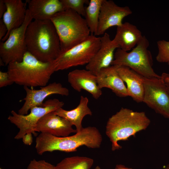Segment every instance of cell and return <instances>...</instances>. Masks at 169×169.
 <instances>
[{"label":"cell","instance_id":"cell-28","mask_svg":"<svg viewBox=\"0 0 169 169\" xmlns=\"http://www.w3.org/2000/svg\"><path fill=\"white\" fill-rule=\"evenodd\" d=\"M8 32L7 27L3 19H0V40L1 41Z\"/></svg>","mask_w":169,"mask_h":169},{"label":"cell","instance_id":"cell-6","mask_svg":"<svg viewBox=\"0 0 169 169\" xmlns=\"http://www.w3.org/2000/svg\"><path fill=\"white\" fill-rule=\"evenodd\" d=\"M149 43L143 36L141 41L130 52L117 49L111 65L127 67L146 78H161L154 71L151 52L148 49Z\"/></svg>","mask_w":169,"mask_h":169},{"label":"cell","instance_id":"cell-9","mask_svg":"<svg viewBox=\"0 0 169 169\" xmlns=\"http://www.w3.org/2000/svg\"><path fill=\"white\" fill-rule=\"evenodd\" d=\"M33 19L27 9L26 17L22 25L11 31L5 41H0V59L5 65L22 61L27 51L25 41L26 31Z\"/></svg>","mask_w":169,"mask_h":169},{"label":"cell","instance_id":"cell-2","mask_svg":"<svg viewBox=\"0 0 169 169\" xmlns=\"http://www.w3.org/2000/svg\"><path fill=\"white\" fill-rule=\"evenodd\" d=\"M55 71V60L43 62L28 51L21 61L11 63L8 65L7 72L11 80L24 87L45 86Z\"/></svg>","mask_w":169,"mask_h":169},{"label":"cell","instance_id":"cell-12","mask_svg":"<svg viewBox=\"0 0 169 169\" xmlns=\"http://www.w3.org/2000/svg\"><path fill=\"white\" fill-rule=\"evenodd\" d=\"M24 89L26 93L23 99L24 102L18 111V113L22 115L28 114L29 110L33 107L43 105L44 100L50 95L58 94L67 96L69 94L67 88L60 83L56 82L41 87L38 90L30 89L26 86H24Z\"/></svg>","mask_w":169,"mask_h":169},{"label":"cell","instance_id":"cell-19","mask_svg":"<svg viewBox=\"0 0 169 169\" xmlns=\"http://www.w3.org/2000/svg\"><path fill=\"white\" fill-rule=\"evenodd\" d=\"M116 66L119 75L126 84L129 96L137 103L143 102L144 77L127 67Z\"/></svg>","mask_w":169,"mask_h":169},{"label":"cell","instance_id":"cell-17","mask_svg":"<svg viewBox=\"0 0 169 169\" xmlns=\"http://www.w3.org/2000/svg\"><path fill=\"white\" fill-rule=\"evenodd\" d=\"M4 1L7 9L2 19L7 27L8 32L2 41L7 38L11 31L22 25L25 20L27 10L26 3L22 0H4Z\"/></svg>","mask_w":169,"mask_h":169},{"label":"cell","instance_id":"cell-7","mask_svg":"<svg viewBox=\"0 0 169 169\" xmlns=\"http://www.w3.org/2000/svg\"><path fill=\"white\" fill-rule=\"evenodd\" d=\"M100 37L90 35L84 41L60 53L55 60L56 71L87 64L100 48Z\"/></svg>","mask_w":169,"mask_h":169},{"label":"cell","instance_id":"cell-29","mask_svg":"<svg viewBox=\"0 0 169 169\" xmlns=\"http://www.w3.org/2000/svg\"><path fill=\"white\" fill-rule=\"evenodd\" d=\"M23 143L27 145H30L33 143L32 133H28L24 135L22 138Z\"/></svg>","mask_w":169,"mask_h":169},{"label":"cell","instance_id":"cell-23","mask_svg":"<svg viewBox=\"0 0 169 169\" xmlns=\"http://www.w3.org/2000/svg\"><path fill=\"white\" fill-rule=\"evenodd\" d=\"M93 163L91 158L73 156L63 159L54 166V169H90Z\"/></svg>","mask_w":169,"mask_h":169},{"label":"cell","instance_id":"cell-33","mask_svg":"<svg viewBox=\"0 0 169 169\" xmlns=\"http://www.w3.org/2000/svg\"><path fill=\"white\" fill-rule=\"evenodd\" d=\"M163 169H169V163L164 167Z\"/></svg>","mask_w":169,"mask_h":169},{"label":"cell","instance_id":"cell-15","mask_svg":"<svg viewBox=\"0 0 169 169\" xmlns=\"http://www.w3.org/2000/svg\"><path fill=\"white\" fill-rule=\"evenodd\" d=\"M68 80L72 88L80 92L83 90L90 93L95 99L102 95V91L98 87L96 76L86 69H76L69 72Z\"/></svg>","mask_w":169,"mask_h":169},{"label":"cell","instance_id":"cell-25","mask_svg":"<svg viewBox=\"0 0 169 169\" xmlns=\"http://www.w3.org/2000/svg\"><path fill=\"white\" fill-rule=\"evenodd\" d=\"M158 52L156 60L160 63L169 62V41L160 40L157 42Z\"/></svg>","mask_w":169,"mask_h":169},{"label":"cell","instance_id":"cell-20","mask_svg":"<svg viewBox=\"0 0 169 169\" xmlns=\"http://www.w3.org/2000/svg\"><path fill=\"white\" fill-rule=\"evenodd\" d=\"M143 36L135 25L125 22L117 27L116 34L113 40L119 48L128 52L136 46Z\"/></svg>","mask_w":169,"mask_h":169},{"label":"cell","instance_id":"cell-3","mask_svg":"<svg viewBox=\"0 0 169 169\" xmlns=\"http://www.w3.org/2000/svg\"><path fill=\"white\" fill-rule=\"evenodd\" d=\"M102 137L95 127L83 128L81 131L71 136L58 137L52 135L41 133L38 136L36 146L41 155L46 152L59 151L65 152H74L80 146H85L89 148H99Z\"/></svg>","mask_w":169,"mask_h":169},{"label":"cell","instance_id":"cell-31","mask_svg":"<svg viewBox=\"0 0 169 169\" xmlns=\"http://www.w3.org/2000/svg\"><path fill=\"white\" fill-rule=\"evenodd\" d=\"M161 79L166 84H169V74L163 73L161 75Z\"/></svg>","mask_w":169,"mask_h":169},{"label":"cell","instance_id":"cell-30","mask_svg":"<svg viewBox=\"0 0 169 169\" xmlns=\"http://www.w3.org/2000/svg\"><path fill=\"white\" fill-rule=\"evenodd\" d=\"M7 9V7L4 0H0V18L3 17Z\"/></svg>","mask_w":169,"mask_h":169},{"label":"cell","instance_id":"cell-14","mask_svg":"<svg viewBox=\"0 0 169 169\" xmlns=\"http://www.w3.org/2000/svg\"><path fill=\"white\" fill-rule=\"evenodd\" d=\"M100 49L85 67L86 69L90 71L96 75L101 69L111 65L114 59L115 52L119 48L106 33L100 37Z\"/></svg>","mask_w":169,"mask_h":169},{"label":"cell","instance_id":"cell-24","mask_svg":"<svg viewBox=\"0 0 169 169\" xmlns=\"http://www.w3.org/2000/svg\"><path fill=\"white\" fill-rule=\"evenodd\" d=\"M64 8L70 9L75 12L82 16L85 15V8L84 5L88 4V0H60Z\"/></svg>","mask_w":169,"mask_h":169},{"label":"cell","instance_id":"cell-32","mask_svg":"<svg viewBox=\"0 0 169 169\" xmlns=\"http://www.w3.org/2000/svg\"><path fill=\"white\" fill-rule=\"evenodd\" d=\"M115 169H133L125 167L122 164H117L116 165Z\"/></svg>","mask_w":169,"mask_h":169},{"label":"cell","instance_id":"cell-34","mask_svg":"<svg viewBox=\"0 0 169 169\" xmlns=\"http://www.w3.org/2000/svg\"><path fill=\"white\" fill-rule=\"evenodd\" d=\"M166 84V87H167V90L168 91V92L169 94V84Z\"/></svg>","mask_w":169,"mask_h":169},{"label":"cell","instance_id":"cell-1","mask_svg":"<svg viewBox=\"0 0 169 169\" xmlns=\"http://www.w3.org/2000/svg\"><path fill=\"white\" fill-rule=\"evenodd\" d=\"M27 51L44 62L55 60L61 52L59 37L50 20L32 21L25 33Z\"/></svg>","mask_w":169,"mask_h":169},{"label":"cell","instance_id":"cell-36","mask_svg":"<svg viewBox=\"0 0 169 169\" xmlns=\"http://www.w3.org/2000/svg\"><path fill=\"white\" fill-rule=\"evenodd\" d=\"M168 65H169V62L168 63H167Z\"/></svg>","mask_w":169,"mask_h":169},{"label":"cell","instance_id":"cell-38","mask_svg":"<svg viewBox=\"0 0 169 169\" xmlns=\"http://www.w3.org/2000/svg\"><path fill=\"white\" fill-rule=\"evenodd\" d=\"M0 169H2V168H0Z\"/></svg>","mask_w":169,"mask_h":169},{"label":"cell","instance_id":"cell-5","mask_svg":"<svg viewBox=\"0 0 169 169\" xmlns=\"http://www.w3.org/2000/svg\"><path fill=\"white\" fill-rule=\"evenodd\" d=\"M50 20L59 38L60 53L83 42L90 35L85 19L71 9H65L57 13Z\"/></svg>","mask_w":169,"mask_h":169},{"label":"cell","instance_id":"cell-11","mask_svg":"<svg viewBox=\"0 0 169 169\" xmlns=\"http://www.w3.org/2000/svg\"><path fill=\"white\" fill-rule=\"evenodd\" d=\"M132 13V11L128 6L120 7L112 0H104L97 30L94 35L97 36L104 35L110 28L121 25L123 23L124 18Z\"/></svg>","mask_w":169,"mask_h":169},{"label":"cell","instance_id":"cell-21","mask_svg":"<svg viewBox=\"0 0 169 169\" xmlns=\"http://www.w3.org/2000/svg\"><path fill=\"white\" fill-rule=\"evenodd\" d=\"M89 100L82 95L80 97L78 105L74 109L67 110L60 108L55 111L56 114L69 121L76 127V132L80 131L83 127L82 121L86 115H91L92 113L88 106Z\"/></svg>","mask_w":169,"mask_h":169},{"label":"cell","instance_id":"cell-35","mask_svg":"<svg viewBox=\"0 0 169 169\" xmlns=\"http://www.w3.org/2000/svg\"><path fill=\"white\" fill-rule=\"evenodd\" d=\"M95 169H101V168L100 166H97L95 167Z\"/></svg>","mask_w":169,"mask_h":169},{"label":"cell","instance_id":"cell-26","mask_svg":"<svg viewBox=\"0 0 169 169\" xmlns=\"http://www.w3.org/2000/svg\"><path fill=\"white\" fill-rule=\"evenodd\" d=\"M54 166L44 160H31L26 169H54Z\"/></svg>","mask_w":169,"mask_h":169},{"label":"cell","instance_id":"cell-4","mask_svg":"<svg viewBox=\"0 0 169 169\" xmlns=\"http://www.w3.org/2000/svg\"><path fill=\"white\" fill-rule=\"evenodd\" d=\"M150 123L145 112L121 108L109 118L106 126L105 133L111 143L112 151L121 149L119 141L135 137L137 132L146 130Z\"/></svg>","mask_w":169,"mask_h":169},{"label":"cell","instance_id":"cell-27","mask_svg":"<svg viewBox=\"0 0 169 169\" xmlns=\"http://www.w3.org/2000/svg\"><path fill=\"white\" fill-rule=\"evenodd\" d=\"M13 82L10 79L8 72L0 71V87L2 88L12 84Z\"/></svg>","mask_w":169,"mask_h":169},{"label":"cell","instance_id":"cell-10","mask_svg":"<svg viewBox=\"0 0 169 169\" xmlns=\"http://www.w3.org/2000/svg\"><path fill=\"white\" fill-rule=\"evenodd\" d=\"M143 102L165 118L169 119V94L161 78H144Z\"/></svg>","mask_w":169,"mask_h":169},{"label":"cell","instance_id":"cell-16","mask_svg":"<svg viewBox=\"0 0 169 169\" xmlns=\"http://www.w3.org/2000/svg\"><path fill=\"white\" fill-rule=\"evenodd\" d=\"M96 76L97 83L100 89L109 88L119 97L129 96L126 86L119 75L116 66L111 65L102 69Z\"/></svg>","mask_w":169,"mask_h":169},{"label":"cell","instance_id":"cell-8","mask_svg":"<svg viewBox=\"0 0 169 169\" xmlns=\"http://www.w3.org/2000/svg\"><path fill=\"white\" fill-rule=\"evenodd\" d=\"M64 105L63 101L54 99L46 101L42 106L33 107L30 110V112L27 115H20L12 110L11 112L12 115L8 117V120L19 129L14 138L22 139L24 135L28 133L37 136L35 129L39 120L47 113L62 108Z\"/></svg>","mask_w":169,"mask_h":169},{"label":"cell","instance_id":"cell-22","mask_svg":"<svg viewBox=\"0 0 169 169\" xmlns=\"http://www.w3.org/2000/svg\"><path fill=\"white\" fill-rule=\"evenodd\" d=\"M104 0H90L85 8V19L90 33L94 35L97 31L100 11Z\"/></svg>","mask_w":169,"mask_h":169},{"label":"cell","instance_id":"cell-13","mask_svg":"<svg viewBox=\"0 0 169 169\" xmlns=\"http://www.w3.org/2000/svg\"><path fill=\"white\" fill-rule=\"evenodd\" d=\"M73 125L68 120L57 115L54 111L42 117L38 122L35 131L56 136L66 137L76 133Z\"/></svg>","mask_w":169,"mask_h":169},{"label":"cell","instance_id":"cell-18","mask_svg":"<svg viewBox=\"0 0 169 169\" xmlns=\"http://www.w3.org/2000/svg\"><path fill=\"white\" fill-rule=\"evenodd\" d=\"M28 10L33 19L51 20L57 13L65 10L60 0H26Z\"/></svg>","mask_w":169,"mask_h":169},{"label":"cell","instance_id":"cell-37","mask_svg":"<svg viewBox=\"0 0 169 169\" xmlns=\"http://www.w3.org/2000/svg\"><path fill=\"white\" fill-rule=\"evenodd\" d=\"M168 133H169V130H168Z\"/></svg>","mask_w":169,"mask_h":169}]
</instances>
